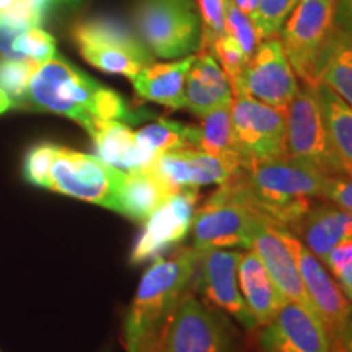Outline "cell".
Returning a JSON list of instances; mask_svg holds the SVG:
<instances>
[{
  "instance_id": "cell-9",
  "label": "cell",
  "mask_w": 352,
  "mask_h": 352,
  "mask_svg": "<svg viewBox=\"0 0 352 352\" xmlns=\"http://www.w3.org/2000/svg\"><path fill=\"white\" fill-rule=\"evenodd\" d=\"M122 171L90 153L57 148L50 173V189L109 210L116 209Z\"/></svg>"
},
{
  "instance_id": "cell-23",
  "label": "cell",
  "mask_w": 352,
  "mask_h": 352,
  "mask_svg": "<svg viewBox=\"0 0 352 352\" xmlns=\"http://www.w3.org/2000/svg\"><path fill=\"white\" fill-rule=\"evenodd\" d=\"M173 192L153 173L151 166L122 171L114 212L135 222H145Z\"/></svg>"
},
{
  "instance_id": "cell-22",
  "label": "cell",
  "mask_w": 352,
  "mask_h": 352,
  "mask_svg": "<svg viewBox=\"0 0 352 352\" xmlns=\"http://www.w3.org/2000/svg\"><path fill=\"white\" fill-rule=\"evenodd\" d=\"M195 56H186L173 63H152L145 65L131 80L135 94L142 100L170 109L184 108V85Z\"/></svg>"
},
{
  "instance_id": "cell-44",
  "label": "cell",
  "mask_w": 352,
  "mask_h": 352,
  "mask_svg": "<svg viewBox=\"0 0 352 352\" xmlns=\"http://www.w3.org/2000/svg\"><path fill=\"white\" fill-rule=\"evenodd\" d=\"M54 2H59V3H76L78 0H54Z\"/></svg>"
},
{
  "instance_id": "cell-35",
  "label": "cell",
  "mask_w": 352,
  "mask_h": 352,
  "mask_svg": "<svg viewBox=\"0 0 352 352\" xmlns=\"http://www.w3.org/2000/svg\"><path fill=\"white\" fill-rule=\"evenodd\" d=\"M59 145L43 142L30 148L25 158V178L34 186L50 189V173Z\"/></svg>"
},
{
  "instance_id": "cell-31",
  "label": "cell",
  "mask_w": 352,
  "mask_h": 352,
  "mask_svg": "<svg viewBox=\"0 0 352 352\" xmlns=\"http://www.w3.org/2000/svg\"><path fill=\"white\" fill-rule=\"evenodd\" d=\"M54 56H57L56 39L43 28L26 30L12 43L10 59H28L44 64Z\"/></svg>"
},
{
  "instance_id": "cell-19",
  "label": "cell",
  "mask_w": 352,
  "mask_h": 352,
  "mask_svg": "<svg viewBox=\"0 0 352 352\" xmlns=\"http://www.w3.org/2000/svg\"><path fill=\"white\" fill-rule=\"evenodd\" d=\"M230 82L215 57L208 51H199L188 70L184 85V108L197 118L232 104Z\"/></svg>"
},
{
  "instance_id": "cell-14",
  "label": "cell",
  "mask_w": 352,
  "mask_h": 352,
  "mask_svg": "<svg viewBox=\"0 0 352 352\" xmlns=\"http://www.w3.org/2000/svg\"><path fill=\"white\" fill-rule=\"evenodd\" d=\"M197 201L199 195L196 189H182L173 192L145 220L144 230L131 250V264L138 266L153 261L183 243L192 230Z\"/></svg>"
},
{
  "instance_id": "cell-13",
  "label": "cell",
  "mask_w": 352,
  "mask_h": 352,
  "mask_svg": "<svg viewBox=\"0 0 352 352\" xmlns=\"http://www.w3.org/2000/svg\"><path fill=\"white\" fill-rule=\"evenodd\" d=\"M240 254L228 248L197 250L192 283L210 307L230 315L246 329L258 328L241 297L239 285Z\"/></svg>"
},
{
  "instance_id": "cell-3",
  "label": "cell",
  "mask_w": 352,
  "mask_h": 352,
  "mask_svg": "<svg viewBox=\"0 0 352 352\" xmlns=\"http://www.w3.org/2000/svg\"><path fill=\"white\" fill-rule=\"evenodd\" d=\"M240 176L258 208L272 222L292 228L318 199L324 201L328 175L289 155L250 160Z\"/></svg>"
},
{
  "instance_id": "cell-2",
  "label": "cell",
  "mask_w": 352,
  "mask_h": 352,
  "mask_svg": "<svg viewBox=\"0 0 352 352\" xmlns=\"http://www.w3.org/2000/svg\"><path fill=\"white\" fill-rule=\"evenodd\" d=\"M26 104L69 118L88 134L98 121L135 120L120 94L101 85L59 54L34 70Z\"/></svg>"
},
{
  "instance_id": "cell-39",
  "label": "cell",
  "mask_w": 352,
  "mask_h": 352,
  "mask_svg": "<svg viewBox=\"0 0 352 352\" xmlns=\"http://www.w3.org/2000/svg\"><path fill=\"white\" fill-rule=\"evenodd\" d=\"M336 26L352 38V0H336Z\"/></svg>"
},
{
  "instance_id": "cell-10",
  "label": "cell",
  "mask_w": 352,
  "mask_h": 352,
  "mask_svg": "<svg viewBox=\"0 0 352 352\" xmlns=\"http://www.w3.org/2000/svg\"><path fill=\"white\" fill-rule=\"evenodd\" d=\"M232 131L243 165L287 155V109L274 108L248 94L233 95Z\"/></svg>"
},
{
  "instance_id": "cell-1",
  "label": "cell",
  "mask_w": 352,
  "mask_h": 352,
  "mask_svg": "<svg viewBox=\"0 0 352 352\" xmlns=\"http://www.w3.org/2000/svg\"><path fill=\"white\" fill-rule=\"evenodd\" d=\"M197 263L195 246L157 258L144 272L127 310L122 338L126 352H162L171 321L189 292Z\"/></svg>"
},
{
  "instance_id": "cell-28",
  "label": "cell",
  "mask_w": 352,
  "mask_h": 352,
  "mask_svg": "<svg viewBox=\"0 0 352 352\" xmlns=\"http://www.w3.org/2000/svg\"><path fill=\"white\" fill-rule=\"evenodd\" d=\"M54 0H13L0 16V52L6 59L12 56V43L30 28H41L50 15Z\"/></svg>"
},
{
  "instance_id": "cell-33",
  "label": "cell",
  "mask_w": 352,
  "mask_h": 352,
  "mask_svg": "<svg viewBox=\"0 0 352 352\" xmlns=\"http://www.w3.org/2000/svg\"><path fill=\"white\" fill-rule=\"evenodd\" d=\"M298 0H258V10L254 16L259 38H276L280 33L289 13L297 7Z\"/></svg>"
},
{
  "instance_id": "cell-8",
  "label": "cell",
  "mask_w": 352,
  "mask_h": 352,
  "mask_svg": "<svg viewBox=\"0 0 352 352\" xmlns=\"http://www.w3.org/2000/svg\"><path fill=\"white\" fill-rule=\"evenodd\" d=\"M280 236L296 258L302 283L310 298L314 315L328 334L331 351L341 344L349 324L352 303L329 274L324 264L315 256L289 228L280 227Z\"/></svg>"
},
{
  "instance_id": "cell-17",
  "label": "cell",
  "mask_w": 352,
  "mask_h": 352,
  "mask_svg": "<svg viewBox=\"0 0 352 352\" xmlns=\"http://www.w3.org/2000/svg\"><path fill=\"white\" fill-rule=\"evenodd\" d=\"M151 168L175 192L209 184L219 186L241 171L222 158L197 148H175L160 153Z\"/></svg>"
},
{
  "instance_id": "cell-32",
  "label": "cell",
  "mask_w": 352,
  "mask_h": 352,
  "mask_svg": "<svg viewBox=\"0 0 352 352\" xmlns=\"http://www.w3.org/2000/svg\"><path fill=\"white\" fill-rule=\"evenodd\" d=\"M208 52H210L215 57V60H217L220 67L226 72L232 90L239 87L241 77H243L246 64H248V59H246L240 44L230 34L223 33L222 36H219L210 44Z\"/></svg>"
},
{
  "instance_id": "cell-45",
  "label": "cell",
  "mask_w": 352,
  "mask_h": 352,
  "mask_svg": "<svg viewBox=\"0 0 352 352\" xmlns=\"http://www.w3.org/2000/svg\"><path fill=\"white\" fill-rule=\"evenodd\" d=\"M347 298H349V300L352 302V290H351V292H349V296H347Z\"/></svg>"
},
{
  "instance_id": "cell-12",
  "label": "cell",
  "mask_w": 352,
  "mask_h": 352,
  "mask_svg": "<svg viewBox=\"0 0 352 352\" xmlns=\"http://www.w3.org/2000/svg\"><path fill=\"white\" fill-rule=\"evenodd\" d=\"M235 331L217 308L188 292L179 303L162 352H233Z\"/></svg>"
},
{
  "instance_id": "cell-16",
  "label": "cell",
  "mask_w": 352,
  "mask_h": 352,
  "mask_svg": "<svg viewBox=\"0 0 352 352\" xmlns=\"http://www.w3.org/2000/svg\"><path fill=\"white\" fill-rule=\"evenodd\" d=\"M261 328L258 342L263 352H331L323 324L297 302L285 300L274 318Z\"/></svg>"
},
{
  "instance_id": "cell-4",
  "label": "cell",
  "mask_w": 352,
  "mask_h": 352,
  "mask_svg": "<svg viewBox=\"0 0 352 352\" xmlns=\"http://www.w3.org/2000/svg\"><path fill=\"white\" fill-rule=\"evenodd\" d=\"M267 215L258 208L236 173L210 195L196 210L192 246L206 248H252L254 233Z\"/></svg>"
},
{
  "instance_id": "cell-38",
  "label": "cell",
  "mask_w": 352,
  "mask_h": 352,
  "mask_svg": "<svg viewBox=\"0 0 352 352\" xmlns=\"http://www.w3.org/2000/svg\"><path fill=\"white\" fill-rule=\"evenodd\" d=\"M324 201L333 202L352 214V176H329L324 189Z\"/></svg>"
},
{
  "instance_id": "cell-6",
  "label": "cell",
  "mask_w": 352,
  "mask_h": 352,
  "mask_svg": "<svg viewBox=\"0 0 352 352\" xmlns=\"http://www.w3.org/2000/svg\"><path fill=\"white\" fill-rule=\"evenodd\" d=\"M336 30V0H298L280 30V43L303 85L320 83V67Z\"/></svg>"
},
{
  "instance_id": "cell-43",
  "label": "cell",
  "mask_w": 352,
  "mask_h": 352,
  "mask_svg": "<svg viewBox=\"0 0 352 352\" xmlns=\"http://www.w3.org/2000/svg\"><path fill=\"white\" fill-rule=\"evenodd\" d=\"M13 3V0H0V16L7 12V8Z\"/></svg>"
},
{
  "instance_id": "cell-18",
  "label": "cell",
  "mask_w": 352,
  "mask_h": 352,
  "mask_svg": "<svg viewBox=\"0 0 352 352\" xmlns=\"http://www.w3.org/2000/svg\"><path fill=\"white\" fill-rule=\"evenodd\" d=\"M280 227L283 226L272 222L270 217L264 219L258 232L254 233L250 250H253L256 256L261 259L285 300L300 303L314 314L296 258L280 236Z\"/></svg>"
},
{
  "instance_id": "cell-11",
  "label": "cell",
  "mask_w": 352,
  "mask_h": 352,
  "mask_svg": "<svg viewBox=\"0 0 352 352\" xmlns=\"http://www.w3.org/2000/svg\"><path fill=\"white\" fill-rule=\"evenodd\" d=\"M287 155L315 166L328 176L346 175L340 157L334 152L315 87L298 88L292 103L287 108Z\"/></svg>"
},
{
  "instance_id": "cell-26",
  "label": "cell",
  "mask_w": 352,
  "mask_h": 352,
  "mask_svg": "<svg viewBox=\"0 0 352 352\" xmlns=\"http://www.w3.org/2000/svg\"><path fill=\"white\" fill-rule=\"evenodd\" d=\"M201 120V124L195 126V148L222 158L236 170L243 168V157L233 139L232 104L215 109Z\"/></svg>"
},
{
  "instance_id": "cell-30",
  "label": "cell",
  "mask_w": 352,
  "mask_h": 352,
  "mask_svg": "<svg viewBox=\"0 0 352 352\" xmlns=\"http://www.w3.org/2000/svg\"><path fill=\"white\" fill-rule=\"evenodd\" d=\"M38 65V63L28 59H0V88L10 96L13 107L26 104L30 80Z\"/></svg>"
},
{
  "instance_id": "cell-24",
  "label": "cell",
  "mask_w": 352,
  "mask_h": 352,
  "mask_svg": "<svg viewBox=\"0 0 352 352\" xmlns=\"http://www.w3.org/2000/svg\"><path fill=\"white\" fill-rule=\"evenodd\" d=\"M96 157L113 168L134 171L148 168L153 162L135 142V132L122 121H98L90 132Z\"/></svg>"
},
{
  "instance_id": "cell-29",
  "label": "cell",
  "mask_w": 352,
  "mask_h": 352,
  "mask_svg": "<svg viewBox=\"0 0 352 352\" xmlns=\"http://www.w3.org/2000/svg\"><path fill=\"white\" fill-rule=\"evenodd\" d=\"M135 142L145 155L155 162V158L164 152L175 148H195V126L158 118L155 122H151L135 132Z\"/></svg>"
},
{
  "instance_id": "cell-37",
  "label": "cell",
  "mask_w": 352,
  "mask_h": 352,
  "mask_svg": "<svg viewBox=\"0 0 352 352\" xmlns=\"http://www.w3.org/2000/svg\"><path fill=\"white\" fill-rule=\"evenodd\" d=\"M323 264L344 296H349L352 290V239L340 241L334 246Z\"/></svg>"
},
{
  "instance_id": "cell-40",
  "label": "cell",
  "mask_w": 352,
  "mask_h": 352,
  "mask_svg": "<svg viewBox=\"0 0 352 352\" xmlns=\"http://www.w3.org/2000/svg\"><path fill=\"white\" fill-rule=\"evenodd\" d=\"M232 2L235 3L236 8H240L245 15L252 16L254 20V16H256V10H258V0H232Z\"/></svg>"
},
{
  "instance_id": "cell-42",
  "label": "cell",
  "mask_w": 352,
  "mask_h": 352,
  "mask_svg": "<svg viewBox=\"0 0 352 352\" xmlns=\"http://www.w3.org/2000/svg\"><path fill=\"white\" fill-rule=\"evenodd\" d=\"M12 107H13L12 98L6 94V91L2 90V88H0V114L7 113Z\"/></svg>"
},
{
  "instance_id": "cell-27",
  "label": "cell",
  "mask_w": 352,
  "mask_h": 352,
  "mask_svg": "<svg viewBox=\"0 0 352 352\" xmlns=\"http://www.w3.org/2000/svg\"><path fill=\"white\" fill-rule=\"evenodd\" d=\"M320 83L352 107V38L338 26L321 60Z\"/></svg>"
},
{
  "instance_id": "cell-15",
  "label": "cell",
  "mask_w": 352,
  "mask_h": 352,
  "mask_svg": "<svg viewBox=\"0 0 352 352\" xmlns=\"http://www.w3.org/2000/svg\"><path fill=\"white\" fill-rule=\"evenodd\" d=\"M298 80L279 38H267L259 43L246 64L240 85L233 95L248 94L274 108L287 109L298 91Z\"/></svg>"
},
{
  "instance_id": "cell-41",
  "label": "cell",
  "mask_w": 352,
  "mask_h": 352,
  "mask_svg": "<svg viewBox=\"0 0 352 352\" xmlns=\"http://www.w3.org/2000/svg\"><path fill=\"white\" fill-rule=\"evenodd\" d=\"M331 352H352V310H351V318H349V324H347L346 334L342 338L341 344L336 347V349Z\"/></svg>"
},
{
  "instance_id": "cell-5",
  "label": "cell",
  "mask_w": 352,
  "mask_h": 352,
  "mask_svg": "<svg viewBox=\"0 0 352 352\" xmlns=\"http://www.w3.org/2000/svg\"><path fill=\"white\" fill-rule=\"evenodd\" d=\"M134 32L153 57L183 59L201 50V13L195 0H142Z\"/></svg>"
},
{
  "instance_id": "cell-36",
  "label": "cell",
  "mask_w": 352,
  "mask_h": 352,
  "mask_svg": "<svg viewBox=\"0 0 352 352\" xmlns=\"http://www.w3.org/2000/svg\"><path fill=\"white\" fill-rule=\"evenodd\" d=\"M228 0H199L202 20V44L199 51H209L219 36L226 33V12Z\"/></svg>"
},
{
  "instance_id": "cell-7",
  "label": "cell",
  "mask_w": 352,
  "mask_h": 352,
  "mask_svg": "<svg viewBox=\"0 0 352 352\" xmlns=\"http://www.w3.org/2000/svg\"><path fill=\"white\" fill-rule=\"evenodd\" d=\"M83 59L107 74H118L132 80L153 56L138 33L124 21L101 16L78 23L72 32Z\"/></svg>"
},
{
  "instance_id": "cell-34",
  "label": "cell",
  "mask_w": 352,
  "mask_h": 352,
  "mask_svg": "<svg viewBox=\"0 0 352 352\" xmlns=\"http://www.w3.org/2000/svg\"><path fill=\"white\" fill-rule=\"evenodd\" d=\"M226 33L235 39L243 50L246 59L254 54L256 47L261 43L259 38L256 25L252 16L245 15L240 8L235 7L232 0L227 2V12H226Z\"/></svg>"
},
{
  "instance_id": "cell-25",
  "label": "cell",
  "mask_w": 352,
  "mask_h": 352,
  "mask_svg": "<svg viewBox=\"0 0 352 352\" xmlns=\"http://www.w3.org/2000/svg\"><path fill=\"white\" fill-rule=\"evenodd\" d=\"M315 91L334 152L340 157L346 175L352 176V107L324 83H318Z\"/></svg>"
},
{
  "instance_id": "cell-21",
  "label": "cell",
  "mask_w": 352,
  "mask_h": 352,
  "mask_svg": "<svg viewBox=\"0 0 352 352\" xmlns=\"http://www.w3.org/2000/svg\"><path fill=\"white\" fill-rule=\"evenodd\" d=\"M239 285L241 297L258 327H264L277 315L285 298L253 250L240 254Z\"/></svg>"
},
{
  "instance_id": "cell-20",
  "label": "cell",
  "mask_w": 352,
  "mask_h": 352,
  "mask_svg": "<svg viewBox=\"0 0 352 352\" xmlns=\"http://www.w3.org/2000/svg\"><path fill=\"white\" fill-rule=\"evenodd\" d=\"M290 232L324 263L334 246L352 239V214L329 201L315 202Z\"/></svg>"
}]
</instances>
